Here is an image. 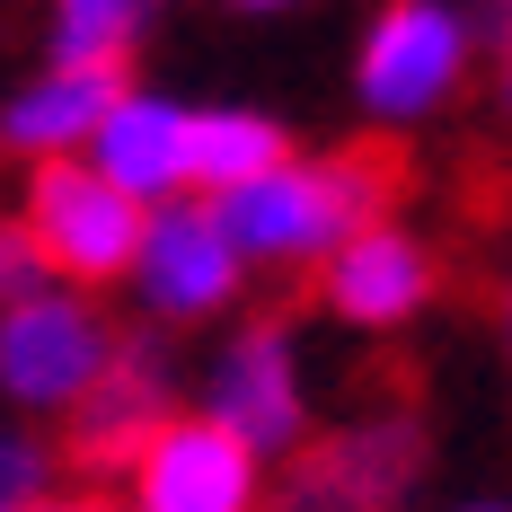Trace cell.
I'll return each instance as SVG.
<instances>
[{
	"label": "cell",
	"mask_w": 512,
	"mask_h": 512,
	"mask_svg": "<svg viewBox=\"0 0 512 512\" xmlns=\"http://www.w3.org/2000/svg\"><path fill=\"white\" fill-rule=\"evenodd\" d=\"M389 186H398V168L380 151H336V159H283L248 186L212 195V212H221L239 265H318L354 230L389 221Z\"/></svg>",
	"instance_id": "cell-1"
},
{
	"label": "cell",
	"mask_w": 512,
	"mask_h": 512,
	"mask_svg": "<svg viewBox=\"0 0 512 512\" xmlns=\"http://www.w3.org/2000/svg\"><path fill=\"white\" fill-rule=\"evenodd\" d=\"M142 221L151 212L133 204L124 186H106L89 159H36L27 168L18 230L36 239V256L53 265V283H71V292L124 283L133 274V248H142Z\"/></svg>",
	"instance_id": "cell-2"
},
{
	"label": "cell",
	"mask_w": 512,
	"mask_h": 512,
	"mask_svg": "<svg viewBox=\"0 0 512 512\" xmlns=\"http://www.w3.org/2000/svg\"><path fill=\"white\" fill-rule=\"evenodd\" d=\"M106 362H115V327L71 283L0 309V398L18 415H71Z\"/></svg>",
	"instance_id": "cell-3"
},
{
	"label": "cell",
	"mask_w": 512,
	"mask_h": 512,
	"mask_svg": "<svg viewBox=\"0 0 512 512\" xmlns=\"http://www.w3.org/2000/svg\"><path fill=\"white\" fill-rule=\"evenodd\" d=\"M230 442H248L256 460H283L309 442V371H301V336L283 318H248L204 371V407Z\"/></svg>",
	"instance_id": "cell-4"
},
{
	"label": "cell",
	"mask_w": 512,
	"mask_h": 512,
	"mask_svg": "<svg viewBox=\"0 0 512 512\" xmlns=\"http://www.w3.org/2000/svg\"><path fill=\"white\" fill-rule=\"evenodd\" d=\"M468 71V18L451 0H389L362 36V62H354V89L380 124H415L460 89Z\"/></svg>",
	"instance_id": "cell-5"
},
{
	"label": "cell",
	"mask_w": 512,
	"mask_h": 512,
	"mask_svg": "<svg viewBox=\"0 0 512 512\" xmlns=\"http://www.w3.org/2000/svg\"><path fill=\"white\" fill-rule=\"evenodd\" d=\"M124 512H265V460L212 415H168L124 468Z\"/></svg>",
	"instance_id": "cell-6"
},
{
	"label": "cell",
	"mask_w": 512,
	"mask_h": 512,
	"mask_svg": "<svg viewBox=\"0 0 512 512\" xmlns=\"http://www.w3.org/2000/svg\"><path fill=\"white\" fill-rule=\"evenodd\" d=\"M239 248H230V230H221V212L212 204H159L151 221H142V248H133V292H142V309L151 318H168V327H186V318H212V309H230V292H239Z\"/></svg>",
	"instance_id": "cell-7"
},
{
	"label": "cell",
	"mask_w": 512,
	"mask_h": 512,
	"mask_svg": "<svg viewBox=\"0 0 512 512\" xmlns=\"http://www.w3.org/2000/svg\"><path fill=\"white\" fill-rule=\"evenodd\" d=\"M415 468H424L415 415H362L318 460L292 468V486H283L274 512H398L407 486H415Z\"/></svg>",
	"instance_id": "cell-8"
},
{
	"label": "cell",
	"mask_w": 512,
	"mask_h": 512,
	"mask_svg": "<svg viewBox=\"0 0 512 512\" xmlns=\"http://www.w3.org/2000/svg\"><path fill=\"white\" fill-rule=\"evenodd\" d=\"M318 301L336 309L345 327H362V336H389V327H407L415 309L433 301V248L415 230H398V221H371V230H354L345 248L327 256Z\"/></svg>",
	"instance_id": "cell-9"
},
{
	"label": "cell",
	"mask_w": 512,
	"mask_h": 512,
	"mask_svg": "<svg viewBox=\"0 0 512 512\" xmlns=\"http://www.w3.org/2000/svg\"><path fill=\"white\" fill-rule=\"evenodd\" d=\"M168 415L177 407H168V362H159V345L115 336V362L98 371V389L71 407V460L80 468H133V451L151 442Z\"/></svg>",
	"instance_id": "cell-10"
},
{
	"label": "cell",
	"mask_w": 512,
	"mask_h": 512,
	"mask_svg": "<svg viewBox=\"0 0 512 512\" xmlns=\"http://www.w3.org/2000/svg\"><path fill=\"white\" fill-rule=\"evenodd\" d=\"M115 98H124V62H45L0 106V151H18L27 168L36 159H80Z\"/></svg>",
	"instance_id": "cell-11"
},
{
	"label": "cell",
	"mask_w": 512,
	"mask_h": 512,
	"mask_svg": "<svg viewBox=\"0 0 512 512\" xmlns=\"http://www.w3.org/2000/svg\"><path fill=\"white\" fill-rule=\"evenodd\" d=\"M89 168H98L106 186H124L142 212L177 204L186 186H195V168H186V106L151 98V89H124V98L106 106V124L89 133Z\"/></svg>",
	"instance_id": "cell-12"
},
{
	"label": "cell",
	"mask_w": 512,
	"mask_h": 512,
	"mask_svg": "<svg viewBox=\"0 0 512 512\" xmlns=\"http://www.w3.org/2000/svg\"><path fill=\"white\" fill-rule=\"evenodd\" d=\"M283 159H292V142H283L274 115H256V106H186V168H195L204 204L265 177V168H283Z\"/></svg>",
	"instance_id": "cell-13"
},
{
	"label": "cell",
	"mask_w": 512,
	"mask_h": 512,
	"mask_svg": "<svg viewBox=\"0 0 512 512\" xmlns=\"http://www.w3.org/2000/svg\"><path fill=\"white\" fill-rule=\"evenodd\" d=\"M159 0H53V62H124Z\"/></svg>",
	"instance_id": "cell-14"
},
{
	"label": "cell",
	"mask_w": 512,
	"mask_h": 512,
	"mask_svg": "<svg viewBox=\"0 0 512 512\" xmlns=\"http://www.w3.org/2000/svg\"><path fill=\"white\" fill-rule=\"evenodd\" d=\"M53 468H62V451H53L36 424H0V504L27 512L53 495Z\"/></svg>",
	"instance_id": "cell-15"
},
{
	"label": "cell",
	"mask_w": 512,
	"mask_h": 512,
	"mask_svg": "<svg viewBox=\"0 0 512 512\" xmlns=\"http://www.w3.org/2000/svg\"><path fill=\"white\" fill-rule=\"evenodd\" d=\"M36 292H53V265L36 256V239H27L18 221H0V309L36 301Z\"/></svg>",
	"instance_id": "cell-16"
},
{
	"label": "cell",
	"mask_w": 512,
	"mask_h": 512,
	"mask_svg": "<svg viewBox=\"0 0 512 512\" xmlns=\"http://www.w3.org/2000/svg\"><path fill=\"white\" fill-rule=\"evenodd\" d=\"M27 512H124V504H115V495H98V486H71V495L53 486L45 504H27Z\"/></svg>",
	"instance_id": "cell-17"
},
{
	"label": "cell",
	"mask_w": 512,
	"mask_h": 512,
	"mask_svg": "<svg viewBox=\"0 0 512 512\" xmlns=\"http://www.w3.org/2000/svg\"><path fill=\"white\" fill-rule=\"evenodd\" d=\"M495 336H504V371H512V283H504V301H495Z\"/></svg>",
	"instance_id": "cell-18"
},
{
	"label": "cell",
	"mask_w": 512,
	"mask_h": 512,
	"mask_svg": "<svg viewBox=\"0 0 512 512\" xmlns=\"http://www.w3.org/2000/svg\"><path fill=\"white\" fill-rule=\"evenodd\" d=\"M486 27L504 36V53H512V0H486Z\"/></svg>",
	"instance_id": "cell-19"
},
{
	"label": "cell",
	"mask_w": 512,
	"mask_h": 512,
	"mask_svg": "<svg viewBox=\"0 0 512 512\" xmlns=\"http://www.w3.org/2000/svg\"><path fill=\"white\" fill-rule=\"evenodd\" d=\"M451 512H512V504H495V495H477V504H451Z\"/></svg>",
	"instance_id": "cell-20"
},
{
	"label": "cell",
	"mask_w": 512,
	"mask_h": 512,
	"mask_svg": "<svg viewBox=\"0 0 512 512\" xmlns=\"http://www.w3.org/2000/svg\"><path fill=\"white\" fill-rule=\"evenodd\" d=\"M230 9H292V0H230Z\"/></svg>",
	"instance_id": "cell-21"
},
{
	"label": "cell",
	"mask_w": 512,
	"mask_h": 512,
	"mask_svg": "<svg viewBox=\"0 0 512 512\" xmlns=\"http://www.w3.org/2000/svg\"><path fill=\"white\" fill-rule=\"evenodd\" d=\"M504 115H512V53H504Z\"/></svg>",
	"instance_id": "cell-22"
},
{
	"label": "cell",
	"mask_w": 512,
	"mask_h": 512,
	"mask_svg": "<svg viewBox=\"0 0 512 512\" xmlns=\"http://www.w3.org/2000/svg\"><path fill=\"white\" fill-rule=\"evenodd\" d=\"M0 512H9V504H0Z\"/></svg>",
	"instance_id": "cell-23"
}]
</instances>
